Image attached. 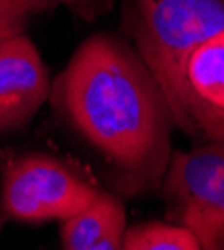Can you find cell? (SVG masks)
I'll list each match as a JSON object with an SVG mask.
<instances>
[{
  "instance_id": "9c48e42d",
  "label": "cell",
  "mask_w": 224,
  "mask_h": 250,
  "mask_svg": "<svg viewBox=\"0 0 224 250\" xmlns=\"http://www.w3.org/2000/svg\"><path fill=\"white\" fill-rule=\"evenodd\" d=\"M50 8H54V4L48 0H0V42L24 34L30 20Z\"/></svg>"
},
{
  "instance_id": "8992f818",
  "label": "cell",
  "mask_w": 224,
  "mask_h": 250,
  "mask_svg": "<svg viewBox=\"0 0 224 250\" xmlns=\"http://www.w3.org/2000/svg\"><path fill=\"white\" fill-rule=\"evenodd\" d=\"M50 76L26 34L0 42V132L20 128L50 96Z\"/></svg>"
},
{
  "instance_id": "277c9868",
  "label": "cell",
  "mask_w": 224,
  "mask_h": 250,
  "mask_svg": "<svg viewBox=\"0 0 224 250\" xmlns=\"http://www.w3.org/2000/svg\"><path fill=\"white\" fill-rule=\"evenodd\" d=\"M98 192L70 164L36 152L8 160L0 178L4 214L32 224L64 220L86 208Z\"/></svg>"
},
{
  "instance_id": "3957f363",
  "label": "cell",
  "mask_w": 224,
  "mask_h": 250,
  "mask_svg": "<svg viewBox=\"0 0 224 250\" xmlns=\"http://www.w3.org/2000/svg\"><path fill=\"white\" fill-rule=\"evenodd\" d=\"M160 188L170 222L188 228L200 250H224V142L172 152Z\"/></svg>"
},
{
  "instance_id": "6da1fadb",
  "label": "cell",
  "mask_w": 224,
  "mask_h": 250,
  "mask_svg": "<svg viewBox=\"0 0 224 250\" xmlns=\"http://www.w3.org/2000/svg\"><path fill=\"white\" fill-rule=\"evenodd\" d=\"M50 102L66 126L98 158L118 196L160 190L172 156V112L134 46L98 32L76 48L50 84Z\"/></svg>"
},
{
  "instance_id": "30bf717a",
  "label": "cell",
  "mask_w": 224,
  "mask_h": 250,
  "mask_svg": "<svg viewBox=\"0 0 224 250\" xmlns=\"http://www.w3.org/2000/svg\"><path fill=\"white\" fill-rule=\"evenodd\" d=\"M48 2L54 6H64L74 16L92 22V20L104 16L112 8L114 0H48Z\"/></svg>"
},
{
  "instance_id": "ba28073f",
  "label": "cell",
  "mask_w": 224,
  "mask_h": 250,
  "mask_svg": "<svg viewBox=\"0 0 224 250\" xmlns=\"http://www.w3.org/2000/svg\"><path fill=\"white\" fill-rule=\"evenodd\" d=\"M126 250H200L196 236L176 222H142L126 228Z\"/></svg>"
},
{
  "instance_id": "7a4b0ae2",
  "label": "cell",
  "mask_w": 224,
  "mask_h": 250,
  "mask_svg": "<svg viewBox=\"0 0 224 250\" xmlns=\"http://www.w3.org/2000/svg\"><path fill=\"white\" fill-rule=\"evenodd\" d=\"M122 26L170 108L186 56L224 30V0H124Z\"/></svg>"
},
{
  "instance_id": "52a82bcc",
  "label": "cell",
  "mask_w": 224,
  "mask_h": 250,
  "mask_svg": "<svg viewBox=\"0 0 224 250\" xmlns=\"http://www.w3.org/2000/svg\"><path fill=\"white\" fill-rule=\"evenodd\" d=\"M126 232V212L118 194L98 192L80 212L60 224V242L66 250H120Z\"/></svg>"
},
{
  "instance_id": "8fae6325",
  "label": "cell",
  "mask_w": 224,
  "mask_h": 250,
  "mask_svg": "<svg viewBox=\"0 0 224 250\" xmlns=\"http://www.w3.org/2000/svg\"><path fill=\"white\" fill-rule=\"evenodd\" d=\"M0 232H2V216H0Z\"/></svg>"
},
{
  "instance_id": "5b68a950",
  "label": "cell",
  "mask_w": 224,
  "mask_h": 250,
  "mask_svg": "<svg viewBox=\"0 0 224 250\" xmlns=\"http://www.w3.org/2000/svg\"><path fill=\"white\" fill-rule=\"evenodd\" d=\"M170 112L188 136L224 142V30L186 56Z\"/></svg>"
}]
</instances>
